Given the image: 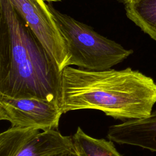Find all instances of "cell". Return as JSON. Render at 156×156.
<instances>
[{"mask_svg":"<svg viewBox=\"0 0 156 156\" xmlns=\"http://www.w3.org/2000/svg\"><path fill=\"white\" fill-rule=\"evenodd\" d=\"M61 71L9 0H0V94L61 102Z\"/></svg>","mask_w":156,"mask_h":156,"instance_id":"obj_1","label":"cell"},{"mask_svg":"<svg viewBox=\"0 0 156 156\" xmlns=\"http://www.w3.org/2000/svg\"><path fill=\"white\" fill-rule=\"evenodd\" d=\"M156 103V82L131 68L90 71L65 67L62 73L60 108L63 113L98 110L115 119L148 116Z\"/></svg>","mask_w":156,"mask_h":156,"instance_id":"obj_2","label":"cell"},{"mask_svg":"<svg viewBox=\"0 0 156 156\" xmlns=\"http://www.w3.org/2000/svg\"><path fill=\"white\" fill-rule=\"evenodd\" d=\"M49 9L65 42L66 67L76 65L90 71H104L122 62L133 53L116 41L95 32L89 26L56 10Z\"/></svg>","mask_w":156,"mask_h":156,"instance_id":"obj_3","label":"cell"},{"mask_svg":"<svg viewBox=\"0 0 156 156\" xmlns=\"http://www.w3.org/2000/svg\"><path fill=\"white\" fill-rule=\"evenodd\" d=\"M9 1L62 71L68 60L66 46L48 4L44 0Z\"/></svg>","mask_w":156,"mask_h":156,"instance_id":"obj_4","label":"cell"},{"mask_svg":"<svg viewBox=\"0 0 156 156\" xmlns=\"http://www.w3.org/2000/svg\"><path fill=\"white\" fill-rule=\"evenodd\" d=\"M63 113L56 104L37 98H15L0 94V120L11 127L42 130L57 129Z\"/></svg>","mask_w":156,"mask_h":156,"instance_id":"obj_5","label":"cell"},{"mask_svg":"<svg viewBox=\"0 0 156 156\" xmlns=\"http://www.w3.org/2000/svg\"><path fill=\"white\" fill-rule=\"evenodd\" d=\"M108 140L156 152V110L147 117L126 121L108 127Z\"/></svg>","mask_w":156,"mask_h":156,"instance_id":"obj_6","label":"cell"},{"mask_svg":"<svg viewBox=\"0 0 156 156\" xmlns=\"http://www.w3.org/2000/svg\"><path fill=\"white\" fill-rule=\"evenodd\" d=\"M63 153L76 154L72 136L50 129L32 136L17 156H52Z\"/></svg>","mask_w":156,"mask_h":156,"instance_id":"obj_7","label":"cell"},{"mask_svg":"<svg viewBox=\"0 0 156 156\" xmlns=\"http://www.w3.org/2000/svg\"><path fill=\"white\" fill-rule=\"evenodd\" d=\"M124 5L128 18L156 41V0H130Z\"/></svg>","mask_w":156,"mask_h":156,"instance_id":"obj_8","label":"cell"},{"mask_svg":"<svg viewBox=\"0 0 156 156\" xmlns=\"http://www.w3.org/2000/svg\"><path fill=\"white\" fill-rule=\"evenodd\" d=\"M72 140L77 156H123L112 141L89 136L80 127L72 136Z\"/></svg>","mask_w":156,"mask_h":156,"instance_id":"obj_9","label":"cell"},{"mask_svg":"<svg viewBox=\"0 0 156 156\" xmlns=\"http://www.w3.org/2000/svg\"><path fill=\"white\" fill-rule=\"evenodd\" d=\"M40 130L10 127L0 134V156H17L26 142Z\"/></svg>","mask_w":156,"mask_h":156,"instance_id":"obj_10","label":"cell"},{"mask_svg":"<svg viewBox=\"0 0 156 156\" xmlns=\"http://www.w3.org/2000/svg\"><path fill=\"white\" fill-rule=\"evenodd\" d=\"M52 156H77L75 153H63L60 154H56Z\"/></svg>","mask_w":156,"mask_h":156,"instance_id":"obj_11","label":"cell"},{"mask_svg":"<svg viewBox=\"0 0 156 156\" xmlns=\"http://www.w3.org/2000/svg\"><path fill=\"white\" fill-rule=\"evenodd\" d=\"M44 1L49 2H58V1H61L62 0H44Z\"/></svg>","mask_w":156,"mask_h":156,"instance_id":"obj_12","label":"cell"},{"mask_svg":"<svg viewBox=\"0 0 156 156\" xmlns=\"http://www.w3.org/2000/svg\"><path fill=\"white\" fill-rule=\"evenodd\" d=\"M122 2L124 3V2H127V1H130V0H122Z\"/></svg>","mask_w":156,"mask_h":156,"instance_id":"obj_13","label":"cell"}]
</instances>
